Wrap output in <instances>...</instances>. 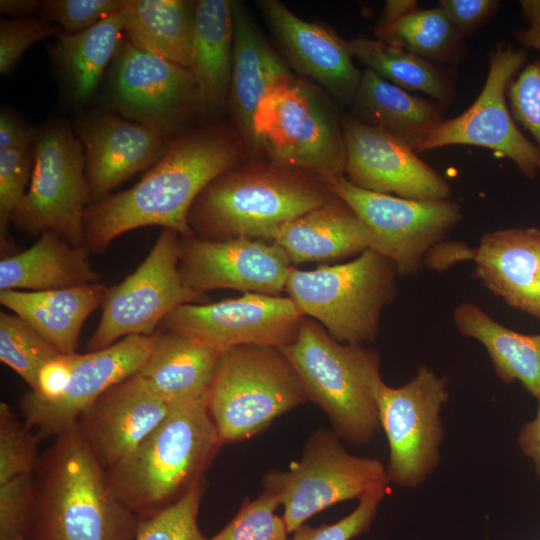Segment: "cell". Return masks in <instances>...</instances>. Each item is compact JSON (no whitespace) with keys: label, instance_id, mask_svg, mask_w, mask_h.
Instances as JSON below:
<instances>
[{"label":"cell","instance_id":"4fadbf2b","mask_svg":"<svg viewBox=\"0 0 540 540\" xmlns=\"http://www.w3.org/2000/svg\"><path fill=\"white\" fill-rule=\"evenodd\" d=\"M328 185L371 230V250L392 261L402 276L414 274L424 255L462 218L460 206L449 199L423 201L375 193L353 185L345 176Z\"/></svg>","mask_w":540,"mask_h":540},{"label":"cell","instance_id":"7a4b0ae2","mask_svg":"<svg viewBox=\"0 0 540 540\" xmlns=\"http://www.w3.org/2000/svg\"><path fill=\"white\" fill-rule=\"evenodd\" d=\"M139 518L111 493L75 422L45 456L35 487L34 540H134Z\"/></svg>","mask_w":540,"mask_h":540},{"label":"cell","instance_id":"7dc6e473","mask_svg":"<svg viewBox=\"0 0 540 540\" xmlns=\"http://www.w3.org/2000/svg\"><path fill=\"white\" fill-rule=\"evenodd\" d=\"M75 354H59L46 362L39 371L36 389L29 394L46 402L60 398L68 386Z\"/></svg>","mask_w":540,"mask_h":540},{"label":"cell","instance_id":"d590c367","mask_svg":"<svg viewBox=\"0 0 540 540\" xmlns=\"http://www.w3.org/2000/svg\"><path fill=\"white\" fill-rule=\"evenodd\" d=\"M61 354L30 324L14 313L0 312V360L31 388L42 366Z\"/></svg>","mask_w":540,"mask_h":540},{"label":"cell","instance_id":"ac0fdd59","mask_svg":"<svg viewBox=\"0 0 540 540\" xmlns=\"http://www.w3.org/2000/svg\"><path fill=\"white\" fill-rule=\"evenodd\" d=\"M345 177L355 186L380 194L435 201L451 196L449 183L417 153L386 132L352 115L341 118Z\"/></svg>","mask_w":540,"mask_h":540},{"label":"cell","instance_id":"6da1fadb","mask_svg":"<svg viewBox=\"0 0 540 540\" xmlns=\"http://www.w3.org/2000/svg\"><path fill=\"white\" fill-rule=\"evenodd\" d=\"M247 147L238 131L220 123L178 133L138 183L90 204L85 246L99 252L120 235L145 226L195 237L188 223L194 201L213 180L238 166Z\"/></svg>","mask_w":540,"mask_h":540},{"label":"cell","instance_id":"2e32d148","mask_svg":"<svg viewBox=\"0 0 540 540\" xmlns=\"http://www.w3.org/2000/svg\"><path fill=\"white\" fill-rule=\"evenodd\" d=\"M525 54L499 47L490 55L488 75L474 103L462 114L445 119L418 148L417 154L449 145H473L512 160L528 177L540 170V150L518 129L505 95Z\"/></svg>","mask_w":540,"mask_h":540},{"label":"cell","instance_id":"9a60e30c","mask_svg":"<svg viewBox=\"0 0 540 540\" xmlns=\"http://www.w3.org/2000/svg\"><path fill=\"white\" fill-rule=\"evenodd\" d=\"M304 317L288 296L247 292L217 302L179 306L159 327L219 353L240 345L282 349L295 340Z\"/></svg>","mask_w":540,"mask_h":540},{"label":"cell","instance_id":"d6986e66","mask_svg":"<svg viewBox=\"0 0 540 540\" xmlns=\"http://www.w3.org/2000/svg\"><path fill=\"white\" fill-rule=\"evenodd\" d=\"M152 345L150 336L125 337L113 345L76 353L64 394L46 402L26 394L20 403L25 424L39 438L58 436L108 389L138 372Z\"/></svg>","mask_w":540,"mask_h":540},{"label":"cell","instance_id":"d4e9b609","mask_svg":"<svg viewBox=\"0 0 540 540\" xmlns=\"http://www.w3.org/2000/svg\"><path fill=\"white\" fill-rule=\"evenodd\" d=\"M291 264L338 261L372 249L371 230L334 195L322 205L283 224L273 235Z\"/></svg>","mask_w":540,"mask_h":540},{"label":"cell","instance_id":"836d02e7","mask_svg":"<svg viewBox=\"0 0 540 540\" xmlns=\"http://www.w3.org/2000/svg\"><path fill=\"white\" fill-rule=\"evenodd\" d=\"M351 52L367 69L407 91L422 92L446 105L454 84L444 68L387 42L357 36L348 41Z\"/></svg>","mask_w":540,"mask_h":540},{"label":"cell","instance_id":"f907efd6","mask_svg":"<svg viewBox=\"0 0 540 540\" xmlns=\"http://www.w3.org/2000/svg\"><path fill=\"white\" fill-rule=\"evenodd\" d=\"M536 416L526 422L520 429L518 444L525 456L529 457L540 478V398Z\"/></svg>","mask_w":540,"mask_h":540},{"label":"cell","instance_id":"60d3db41","mask_svg":"<svg viewBox=\"0 0 540 540\" xmlns=\"http://www.w3.org/2000/svg\"><path fill=\"white\" fill-rule=\"evenodd\" d=\"M35 487L31 475L0 484V540H28L32 536Z\"/></svg>","mask_w":540,"mask_h":540},{"label":"cell","instance_id":"74e56055","mask_svg":"<svg viewBox=\"0 0 540 540\" xmlns=\"http://www.w3.org/2000/svg\"><path fill=\"white\" fill-rule=\"evenodd\" d=\"M279 506L265 491L254 500L246 498L231 521L209 540H289L282 516L275 513Z\"/></svg>","mask_w":540,"mask_h":540},{"label":"cell","instance_id":"7bdbcfd3","mask_svg":"<svg viewBox=\"0 0 540 540\" xmlns=\"http://www.w3.org/2000/svg\"><path fill=\"white\" fill-rule=\"evenodd\" d=\"M124 3L125 0H45L41 2L40 12L64 34H73L119 12Z\"/></svg>","mask_w":540,"mask_h":540},{"label":"cell","instance_id":"8992f818","mask_svg":"<svg viewBox=\"0 0 540 540\" xmlns=\"http://www.w3.org/2000/svg\"><path fill=\"white\" fill-rule=\"evenodd\" d=\"M308 400L284 352L262 345L222 352L207 393L208 411L222 445L250 439Z\"/></svg>","mask_w":540,"mask_h":540},{"label":"cell","instance_id":"ab89813d","mask_svg":"<svg viewBox=\"0 0 540 540\" xmlns=\"http://www.w3.org/2000/svg\"><path fill=\"white\" fill-rule=\"evenodd\" d=\"M31 146L0 149V241L1 251L12 249L8 226L16 208L24 199L31 179Z\"/></svg>","mask_w":540,"mask_h":540},{"label":"cell","instance_id":"5bb4252c","mask_svg":"<svg viewBox=\"0 0 540 540\" xmlns=\"http://www.w3.org/2000/svg\"><path fill=\"white\" fill-rule=\"evenodd\" d=\"M110 99L126 119L171 136L207 108L190 68L123 42L114 58Z\"/></svg>","mask_w":540,"mask_h":540},{"label":"cell","instance_id":"cb8c5ba5","mask_svg":"<svg viewBox=\"0 0 540 540\" xmlns=\"http://www.w3.org/2000/svg\"><path fill=\"white\" fill-rule=\"evenodd\" d=\"M232 13L233 64L227 102L237 131L248 148H255V113L264 97L292 74L240 2L232 1Z\"/></svg>","mask_w":540,"mask_h":540},{"label":"cell","instance_id":"30bf717a","mask_svg":"<svg viewBox=\"0 0 540 540\" xmlns=\"http://www.w3.org/2000/svg\"><path fill=\"white\" fill-rule=\"evenodd\" d=\"M27 193L12 222L25 233L53 232L85 246V216L91 204L84 148L71 127L53 121L37 129Z\"/></svg>","mask_w":540,"mask_h":540},{"label":"cell","instance_id":"8fae6325","mask_svg":"<svg viewBox=\"0 0 540 540\" xmlns=\"http://www.w3.org/2000/svg\"><path fill=\"white\" fill-rule=\"evenodd\" d=\"M179 255L180 235L163 228L142 263L122 282L107 288L100 321L88 342L90 351L128 336H150L179 306L206 303V294L183 285Z\"/></svg>","mask_w":540,"mask_h":540},{"label":"cell","instance_id":"ffe728a7","mask_svg":"<svg viewBox=\"0 0 540 540\" xmlns=\"http://www.w3.org/2000/svg\"><path fill=\"white\" fill-rule=\"evenodd\" d=\"M84 148L91 203L105 197L164 154L171 136L110 113L82 118L76 127Z\"/></svg>","mask_w":540,"mask_h":540},{"label":"cell","instance_id":"f6af8a7d","mask_svg":"<svg viewBox=\"0 0 540 540\" xmlns=\"http://www.w3.org/2000/svg\"><path fill=\"white\" fill-rule=\"evenodd\" d=\"M506 95L513 118L530 132L540 150V61L530 63L511 80Z\"/></svg>","mask_w":540,"mask_h":540},{"label":"cell","instance_id":"b9f144b4","mask_svg":"<svg viewBox=\"0 0 540 540\" xmlns=\"http://www.w3.org/2000/svg\"><path fill=\"white\" fill-rule=\"evenodd\" d=\"M387 494V486L376 488L359 500L358 506L333 524L318 527L302 525L291 540H351L369 531L378 506Z\"/></svg>","mask_w":540,"mask_h":540},{"label":"cell","instance_id":"3957f363","mask_svg":"<svg viewBox=\"0 0 540 540\" xmlns=\"http://www.w3.org/2000/svg\"><path fill=\"white\" fill-rule=\"evenodd\" d=\"M332 196L328 183L315 174L254 163L235 167L207 185L194 201L188 223L205 240L271 242L283 224Z\"/></svg>","mask_w":540,"mask_h":540},{"label":"cell","instance_id":"f546056e","mask_svg":"<svg viewBox=\"0 0 540 540\" xmlns=\"http://www.w3.org/2000/svg\"><path fill=\"white\" fill-rule=\"evenodd\" d=\"M453 317L463 336L484 346L496 374L504 383L517 380L532 396L540 398V334L513 331L469 302L458 305Z\"/></svg>","mask_w":540,"mask_h":540},{"label":"cell","instance_id":"9c48e42d","mask_svg":"<svg viewBox=\"0 0 540 540\" xmlns=\"http://www.w3.org/2000/svg\"><path fill=\"white\" fill-rule=\"evenodd\" d=\"M388 482L381 461L350 454L334 431L318 429L308 439L301 459L291 462L288 471H268L262 485L283 506L282 518L293 533L322 510L360 500Z\"/></svg>","mask_w":540,"mask_h":540},{"label":"cell","instance_id":"681fc988","mask_svg":"<svg viewBox=\"0 0 540 540\" xmlns=\"http://www.w3.org/2000/svg\"><path fill=\"white\" fill-rule=\"evenodd\" d=\"M417 8V1L414 0L386 1L375 27L378 40L385 41L394 25L406 14Z\"/></svg>","mask_w":540,"mask_h":540},{"label":"cell","instance_id":"7c38bea8","mask_svg":"<svg viewBox=\"0 0 540 540\" xmlns=\"http://www.w3.org/2000/svg\"><path fill=\"white\" fill-rule=\"evenodd\" d=\"M448 400L447 378L426 365L401 387L380 383L377 405L389 445V481L417 488L437 468L444 437L440 411Z\"/></svg>","mask_w":540,"mask_h":540},{"label":"cell","instance_id":"f5cc1de1","mask_svg":"<svg viewBox=\"0 0 540 540\" xmlns=\"http://www.w3.org/2000/svg\"><path fill=\"white\" fill-rule=\"evenodd\" d=\"M41 2L35 0H1V13L14 16L15 18L30 17L37 9L40 10Z\"/></svg>","mask_w":540,"mask_h":540},{"label":"cell","instance_id":"44dd1931","mask_svg":"<svg viewBox=\"0 0 540 540\" xmlns=\"http://www.w3.org/2000/svg\"><path fill=\"white\" fill-rule=\"evenodd\" d=\"M177 405L159 397L135 373L102 394L77 422L108 470L132 453Z\"/></svg>","mask_w":540,"mask_h":540},{"label":"cell","instance_id":"e575fe53","mask_svg":"<svg viewBox=\"0 0 540 540\" xmlns=\"http://www.w3.org/2000/svg\"><path fill=\"white\" fill-rule=\"evenodd\" d=\"M463 36L443 9H416L402 17L387 39L416 56L431 62L447 61L454 56Z\"/></svg>","mask_w":540,"mask_h":540},{"label":"cell","instance_id":"484cf974","mask_svg":"<svg viewBox=\"0 0 540 540\" xmlns=\"http://www.w3.org/2000/svg\"><path fill=\"white\" fill-rule=\"evenodd\" d=\"M138 376L159 397L177 405L207 398L221 353L159 327Z\"/></svg>","mask_w":540,"mask_h":540},{"label":"cell","instance_id":"5b68a950","mask_svg":"<svg viewBox=\"0 0 540 540\" xmlns=\"http://www.w3.org/2000/svg\"><path fill=\"white\" fill-rule=\"evenodd\" d=\"M281 350L337 436L357 446L368 443L380 428L379 353L360 344H342L309 317L303 318L295 340Z\"/></svg>","mask_w":540,"mask_h":540},{"label":"cell","instance_id":"db71d44e","mask_svg":"<svg viewBox=\"0 0 540 540\" xmlns=\"http://www.w3.org/2000/svg\"><path fill=\"white\" fill-rule=\"evenodd\" d=\"M16 540H26V539L20 538V539H16Z\"/></svg>","mask_w":540,"mask_h":540},{"label":"cell","instance_id":"c3c4849f","mask_svg":"<svg viewBox=\"0 0 540 540\" xmlns=\"http://www.w3.org/2000/svg\"><path fill=\"white\" fill-rule=\"evenodd\" d=\"M37 129L25 124L16 115L2 109L0 113V149L31 146Z\"/></svg>","mask_w":540,"mask_h":540},{"label":"cell","instance_id":"277c9868","mask_svg":"<svg viewBox=\"0 0 540 540\" xmlns=\"http://www.w3.org/2000/svg\"><path fill=\"white\" fill-rule=\"evenodd\" d=\"M221 446L207 398L178 404L132 453L106 470L108 487L139 519L149 517L203 478Z\"/></svg>","mask_w":540,"mask_h":540},{"label":"cell","instance_id":"52a82bcc","mask_svg":"<svg viewBox=\"0 0 540 540\" xmlns=\"http://www.w3.org/2000/svg\"><path fill=\"white\" fill-rule=\"evenodd\" d=\"M397 274L392 261L368 249L342 264L292 267L284 291L334 339L362 345L378 334L381 313L396 295Z\"/></svg>","mask_w":540,"mask_h":540},{"label":"cell","instance_id":"603a6c76","mask_svg":"<svg viewBox=\"0 0 540 540\" xmlns=\"http://www.w3.org/2000/svg\"><path fill=\"white\" fill-rule=\"evenodd\" d=\"M473 259L476 275L510 306L540 318V229L486 233L476 248L460 245L459 261Z\"/></svg>","mask_w":540,"mask_h":540},{"label":"cell","instance_id":"4dcf8cb0","mask_svg":"<svg viewBox=\"0 0 540 540\" xmlns=\"http://www.w3.org/2000/svg\"><path fill=\"white\" fill-rule=\"evenodd\" d=\"M195 2L125 0L120 10L124 33L136 47L190 68Z\"/></svg>","mask_w":540,"mask_h":540},{"label":"cell","instance_id":"ba28073f","mask_svg":"<svg viewBox=\"0 0 540 540\" xmlns=\"http://www.w3.org/2000/svg\"><path fill=\"white\" fill-rule=\"evenodd\" d=\"M341 118L314 87L291 75L255 113V148L275 165L310 172L329 184L345 176Z\"/></svg>","mask_w":540,"mask_h":540},{"label":"cell","instance_id":"d6a6232c","mask_svg":"<svg viewBox=\"0 0 540 540\" xmlns=\"http://www.w3.org/2000/svg\"><path fill=\"white\" fill-rule=\"evenodd\" d=\"M123 33L119 11L83 31L58 36L51 53L75 101H86L94 94L108 63L120 50Z\"/></svg>","mask_w":540,"mask_h":540},{"label":"cell","instance_id":"1f68e13d","mask_svg":"<svg viewBox=\"0 0 540 540\" xmlns=\"http://www.w3.org/2000/svg\"><path fill=\"white\" fill-rule=\"evenodd\" d=\"M233 40L232 1L195 2L190 69L199 82L207 109L227 102L232 75Z\"/></svg>","mask_w":540,"mask_h":540},{"label":"cell","instance_id":"bcb514c9","mask_svg":"<svg viewBox=\"0 0 540 540\" xmlns=\"http://www.w3.org/2000/svg\"><path fill=\"white\" fill-rule=\"evenodd\" d=\"M495 0H441L443 9L462 36L470 34L484 24L497 10Z\"/></svg>","mask_w":540,"mask_h":540},{"label":"cell","instance_id":"8d00e7d4","mask_svg":"<svg viewBox=\"0 0 540 540\" xmlns=\"http://www.w3.org/2000/svg\"><path fill=\"white\" fill-rule=\"evenodd\" d=\"M204 488L203 477L174 503L139 519L134 540H209L201 533L197 521Z\"/></svg>","mask_w":540,"mask_h":540},{"label":"cell","instance_id":"4316f807","mask_svg":"<svg viewBox=\"0 0 540 540\" xmlns=\"http://www.w3.org/2000/svg\"><path fill=\"white\" fill-rule=\"evenodd\" d=\"M350 105L354 118L386 132L416 153L445 120L444 105L415 96L367 68Z\"/></svg>","mask_w":540,"mask_h":540},{"label":"cell","instance_id":"83f0119b","mask_svg":"<svg viewBox=\"0 0 540 540\" xmlns=\"http://www.w3.org/2000/svg\"><path fill=\"white\" fill-rule=\"evenodd\" d=\"M107 286L92 283L47 291H0V303L30 324L61 354H75L82 327L102 305Z\"/></svg>","mask_w":540,"mask_h":540},{"label":"cell","instance_id":"f1b7e54d","mask_svg":"<svg viewBox=\"0 0 540 540\" xmlns=\"http://www.w3.org/2000/svg\"><path fill=\"white\" fill-rule=\"evenodd\" d=\"M86 246L47 231L28 249L0 261V291H47L98 283Z\"/></svg>","mask_w":540,"mask_h":540},{"label":"cell","instance_id":"ee69618b","mask_svg":"<svg viewBox=\"0 0 540 540\" xmlns=\"http://www.w3.org/2000/svg\"><path fill=\"white\" fill-rule=\"evenodd\" d=\"M62 33L58 25L32 17L1 20L0 74L12 72L25 51L36 42Z\"/></svg>","mask_w":540,"mask_h":540},{"label":"cell","instance_id":"7402d4cb","mask_svg":"<svg viewBox=\"0 0 540 540\" xmlns=\"http://www.w3.org/2000/svg\"><path fill=\"white\" fill-rule=\"evenodd\" d=\"M257 6L293 66L337 101L351 104L362 73L349 42L324 25L298 17L280 1L261 0Z\"/></svg>","mask_w":540,"mask_h":540},{"label":"cell","instance_id":"f35d334b","mask_svg":"<svg viewBox=\"0 0 540 540\" xmlns=\"http://www.w3.org/2000/svg\"><path fill=\"white\" fill-rule=\"evenodd\" d=\"M39 437L21 423L10 406L0 404V484L31 475L37 463Z\"/></svg>","mask_w":540,"mask_h":540},{"label":"cell","instance_id":"816d5d0a","mask_svg":"<svg viewBox=\"0 0 540 540\" xmlns=\"http://www.w3.org/2000/svg\"><path fill=\"white\" fill-rule=\"evenodd\" d=\"M520 3L530 25L526 30L520 31L517 38L524 46L540 51V1H521Z\"/></svg>","mask_w":540,"mask_h":540},{"label":"cell","instance_id":"e0dca14e","mask_svg":"<svg viewBox=\"0 0 540 540\" xmlns=\"http://www.w3.org/2000/svg\"><path fill=\"white\" fill-rule=\"evenodd\" d=\"M291 268L284 250L273 242L180 237L178 270L182 283L199 293L234 289L279 296Z\"/></svg>","mask_w":540,"mask_h":540}]
</instances>
